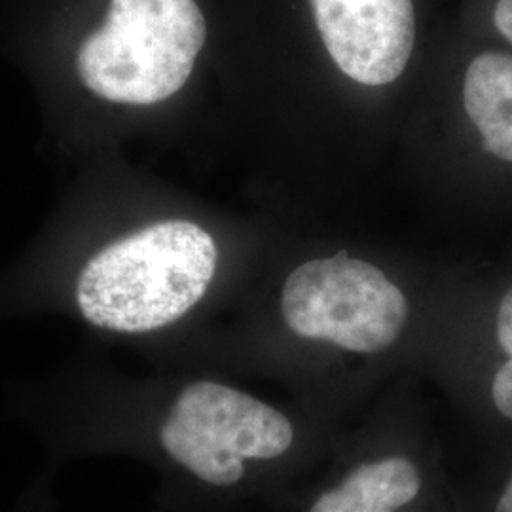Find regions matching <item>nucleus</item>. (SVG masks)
<instances>
[{"instance_id":"obj_4","label":"nucleus","mask_w":512,"mask_h":512,"mask_svg":"<svg viewBox=\"0 0 512 512\" xmlns=\"http://www.w3.org/2000/svg\"><path fill=\"white\" fill-rule=\"evenodd\" d=\"M412 403H380L336 440L302 512H442L427 427Z\"/></svg>"},{"instance_id":"obj_5","label":"nucleus","mask_w":512,"mask_h":512,"mask_svg":"<svg viewBox=\"0 0 512 512\" xmlns=\"http://www.w3.org/2000/svg\"><path fill=\"white\" fill-rule=\"evenodd\" d=\"M279 311L285 327L300 340L374 357L401 340L410 302L380 268L342 251L293 270L283 285Z\"/></svg>"},{"instance_id":"obj_11","label":"nucleus","mask_w":512,"mask_h":512,"mask_svg":"<svg viewBox=\"0 0 512 512\" xmlns=\"http://www.w3.org/2000/svg\"><path fill=\"white\" fill-rule=\"evenodd\" d=\"M494 512H512V475L505 482L501 494L497 497Z\"/></svg>"},{"instance_id":"obj_8","label":"nucleus","mask_w":512,"mask_h":512,"mask_svg":"<svg viewBox=\"0 0 512 512\" xmlns=\"http://www.w3.org/2000/svg\"><path fill=\"white\" fill-rule=\"evenodd\" d=\"M490 399L497 414L512 421V357L497 368L490 384Z\"/></svg>"},{"instance_id":"obj_2","label":"nucleus","mask_w":512,"mask_h":512,"mask_svg":"<svg viewBox=\"0 0 512 512\" xmlns=\"http://www.w3.org/2000/svg\"><path fill=\"white\" fill-rule=\"evenodd\" d=\"M215 239L188 220L152 224L105 247L84 266L76 300L101 329L143 334L179 321L217 270Z\"/></svg>"},{"instance_id":"obj_3","label":"nucleus","mask_w":512,"mask_h":512,"mask_svg":"<svg viewBox=\"0 0 512 512\" xmlns=\"http://www.w3.org/2000/svg\"><path fill=\"white\" fill-rule=\"evenodd\" d=\"M205 33L194 0H110L105 25L78 50V74L112 103L154 105L186 84Z\"/></svg>"},{"instance_id":"obj_10","label":"nucleus","mask_w":512,"mask_h":512,"mask_svg":"<svg viewBox=\"0 0 512 512\" xmlns=\"http://www.w3.org/2000/svg\"><path fill=\"white\" fill-rule=\"evenodd\" d=\"M494 23L499 33L512 42V0H499L495 4Z\"/></svg>"},{"instance_id":"obj_9","label":"nucleus","mask_w":512,"mask_h":512,"mask_svg":"<svg viewBox=\"0 0 512 512\" xmlns=\"http://www.w3.org/2000/svg\"><path fill=\"white\" fill-rule=\"evenodd\" d=\"M497 342L507 357H512V289L503 296L497 311Z\"/></svg>"},{"instance_id":"obj_7","label":"nucleus","mask_w":512,"mask_h":512,"mask_svg":"<svg viewBox=\"0 0 512 512\" xmlns=\"http://www.w3.org/2000/svg\"><path fill=\"white\" fill-rule=\"evenodd\" d=\"M463 103L486 150L512 162V55H478L465 74Z\"/></svg>"},{"instance_id":"obj_6","label":"nucleus","mask_w":512,"mask_h":512,"mask_svg":"<svg viewBox=\"0 0 512 512\" xmlns=\"http://www.w3.org/2000/svg\"><path fill=\"white\" fill-rule=\"evenodd\" d=\"M332 61L351 80L385 86L403 74L414 48L412 0H310Z\"/></svg>"},{"instance_id":"obj_1","label":"nucleus","mask_w":512,"mask_h":512,"mask_svg":"<svg viewBox=\"0 0 512 512\" xmlns=\"http://www.w3.org/2000/svg\"><path fill=\"white\" fill-rule=\"evenodd\" d=\"M340 437L330 421L304 406L270 403L234 385H184L158 425L165 458L215 490L270 482L281 492Z\"/></svg>"}]
</instances>
